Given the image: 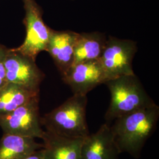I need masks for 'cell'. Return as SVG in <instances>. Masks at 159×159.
<instances>
[{
  "label": "cell",
  "instance_id": "obj_1",
  "mask_svg": "<svg viewBox=\"0 0 159 159\" xmlns=\"http://www.w3.org/2000/svg\"><path fill=\"white\" fill-rule=\"evenodd\" d=\"M159 119V107L155 104L114 120L110 127L120 153L139 159L156 130Z\"/></svg>",
  "mask_w": 159,
  "mask_h": 159
},
{
  "label": "cell",
  "instance_id": "obj_2",
  "mask_svg": "<svg viewBox=\"0 0 159 159\" xmlns=\"http://www.w3.org/2000/svg\"><path fill=\"white\" fill-rule=\"evenodd\" d=\"M87 97L73 94L60 106L41 117L46 131L70 139H84L90 133L86 120Z\"/></svg>",
  "mask_w": 159,
  "mask_h": 159
},
{
  "label": "cell",
  "instance_id": "obj_3",
  "mask_svg": "<svg viewBox=\"0 0 159 159\" xmlns=\"http://www.w3.org/2000/svg\"><path fill=\"white\" fill-rule=\"evenodd\" d=\"M105 84L111 94L110 105L105 114L108 125L121 116L156 104L135 74L110 80Z\"/></svg>",
  "mask_w": 159,
  "mask_h": 159
},
{
  "label": "cell",
  "instance_id": "obj_4",
  "mask_svg": "<svg viewBox=\"0 0 159 159\" xmlns=\"http://www.w3.org/2000/svg\"><path fill=\"white\" fill-rule=\"evenodd\" d=\"M23 2L26 36L23 44L14 49L35 61L40 52L46 50L51 29L44 22L43 11L35 0H23Z\"/></svg>",
  "mask_w": 159,
  "mask_h": 159
},
{
  "label": "cell",
  "instance_id": "obj_5",
  "mask_svg": "<svg viewBox=\"0 0 159 159\" xmlns=\"http://www.w3.org/2000/svg\"><path fill=\"white\" fill-rule=\"evenodd\" d=\"M39 96L33 98L10 113L0 116V127L4 133L31 138L43 139Z\"/></svg>",
  "mask_w": 159,
  "mask_h": 159
},
{
  "label": "cell",
  "instance_id": "obj_6",
  "mask_svg": "<svg viewBox=\"0 0 159 159\" xmlns=\"http://www.w3.org/2000/svg\"><path fill=\"white\" fill-rule=\"evenodd\" d=\"M137 51L136 41L108 37L99 61L107 81L122 75L134 74L133 60Z\"/></svg>",
  "mask_w": 159,
  "mask_h": 159
},
{
  "label": "cell",
  "instance_id": "obj_7",
  "mask_svg": "<svg viewBox=\"0 0 159 159\" xmlns=\"http://www.w3.org/2000/svg\"><path fill=\"white\" fill-rule=\"evenodd\" d=\"M6 80L23 88L40 91V85L44 74L35 64V61L14 48H7L5 57Z\"/></svg>",
  "mask_w": 159,
  "mask_h": 159
},
{
  "label": "cell",
  "instance_id": "obj_8",
  "mask_svg": "<svg viewBox=\"0 0 159 159\" xmlns=\"http://www.w3.org/2000/svg\"><path fill=\"white\" fill-rule=\"evenodd\" d=\"M61 77L73 94L85 96L97 86L107 81L99 60L74 64Z\"/></svg>",
  "mask_w": 159,
  "mask_h": 159
},
{
  "label": "cell",
  "instance_id": "obj_9",
  "mask_svg": "<svg viewBox=\"0 0 159 159\" xmlns=\"http://www.w3.org/2000/svg\"><path fill=\"white\" fill-rule=\"evenodd\" d=\"M120 154L110 125L107 123L83 140L81 159H119Z\"/></svg>",
  "mask_w": 159,
  "mask_h": 159
},
{
  "label": "cell",
  "instance_id": "obj_10",
  "mask_svg": "<svg viewBox=\"0 0 159 159\" xmlns=\"http://www.w3.org/2000/svg\"><path fill=\"white\" fill-rule=\"evenodd\" d=\"M78 33L70 30H51L46 48L61 75L74 63V46Z\"/></svg>",
  "mask_w": 159,
  "mask_h": 159
},
{
  "label": "cell",
  "instance_id": "obj_11",
  "mask_svg": "<svg viewBox=\"0 0 159 159\" xmlns=\"http://www.w3.org/2000/svg\"><path fill=\"white\" fill-rule=\"evenodd\" d=\"M42 148L44 159H81L84 139H70L45 130Z\"/></svg>",
  "mask_w": 159,
  "mask_h": 159
},
{
  "label": "cell",
  "instance_id": "obj_12",
  "mask_svg": "<svg viewBox=\"0 0 159 159\" xmlns=\"http://www.w3.org/2000/svg\"><path fill=\"white\" fill-rule=\"evenodd\" d=\"M107 40L106 35L98 31L78 33L74 46L73 64L99 60Z\"/></svg>",
  "mask_w": 159,
  "mask_h": 159
},
{
  "label": "cell",
  "instance_id": "obj_13",
  "mask_svg": "<svg viewBox=\"0 0 159 159\" xmlns=\"http://www.w3.org/2000/svg\"><path fill=\"white\" fill-rule=\"evenodd\" d=\"M35 139L4 133L0 140V159H23L43 148Z\"/></svg>",
  "mask_w": 159,
  "mask_h": 159
},
{
  "label": "cell",
  "instance_id": "obj_14",
  "mask_svg": "<svg viewBox=\"0 0 159 159\" xmlns=\"http://www.w3.org/2000/svg\"><path fill=\"white\" fill-rule=\"evenodd\" d=\"M39 91L30 90L7 83L0 88V116L11 113L33 98L39 96Z\"/></svg>",
  "mask_w": 159,
  "mask_h": 159
},
{
  "label": "cell",
  "instance_id": "obj_15",
  "mask_svg": "<svg viewBox=\"0 0 159 159\" xmlns=\"http://www.w3.org/2000/svg\"><path fill=\"white\" fill-rule=\"evenodd\" d=\"M7 49V48H6L5 46L0 44V88L7 83L6 80V68L4 64Z\"/></svg>",
  "mask_w": 159,
  "mask_h": 159
},
{
  "label": "cell",
  "instance_id": "obj_16",
  "mask_svg": "<svg viewBox=\"0 0 159 159\" xmlns=\"http://www.w3.org/2000/svg\"><path fill=\"white\" fill-rule=\"evenodd\" d=\"M23 159H44L42 148L35 151L33 153L31 154Z\"/></svg>",
  "mask_w": 159,
  "mask_h": 159
}]
</instances>
